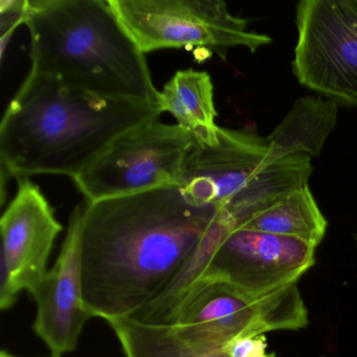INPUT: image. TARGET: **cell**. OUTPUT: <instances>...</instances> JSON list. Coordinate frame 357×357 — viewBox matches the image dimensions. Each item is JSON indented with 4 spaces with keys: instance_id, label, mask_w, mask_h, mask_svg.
Listing matches in <instances>:
<instances>
[{
    "instance_id": "obj_20",
    "label": "cell",
    "mask_w": 357,
    "mask_h": 357,
    "mask_svg": "<svg viewBox=\"0 0 357 357\" xmlns=\"http://www.w3.org/2000/svg\"><path fill=\"white\" fill-rule=\"evenodd\" d=\"M269 357H277V356H275V353H271V354H269Z\"/></svg>"
},
{
    "instance_id": "obj_12",
    "label": "cell",
    "mask_w": 357,
    "mask_h": 357,
    "mask_svg": "<svg viewBox=\"0 0 357 357\" xmlns=\"http://www.w3.org/2000/svg\"><path fill=\"white\" fill-rule=\"evenodd\" d=\"M126 357H229L217 346L179 325H150L132 317L107 321Z\"/></svg>"
},
{
    "instance_id": "obj_9",
    "label": "cell",
    "mask_w": 357,
    "mask_h": 357,
    "mask_svg": "<svg viewBox=\"0 0 357 357\" xmlns=\"http://www.w3.org/2000/svg\"><path fill=\"white\" fill-rule=\"evenodd\" d=\"M317 248L298 238L234 229L215 252L202 281L223 282L261 298L298 283L314 265Z\"/></svg>"
},
{
    "instance_id": "obj_10",
    "label": "cell",
    "mask_w": 357,
    "mask_h": 357,
    "mask_svg": "<svg viewBox=\"0 0 357 357\" xmlns=\"http://www.w3.org/2000/svg\"><path fill=\"white\" fill-rule=\"evenodd\" d=\"M0 308H11L22 290L32 291L45 273L62 225L43 192L29 178L18 179V191L0 220Z\"/></svg>"
},
{
    "instance_id": "obj_18",
    "label": "cell",
    "mask_w": 357,
    "mask_h": 357,
    "mask_svg": "<svg viewBox=\"0 0 357 357\" xmlns=\"http://www.w3.org/2000/svg\"><path fill=\"white\" fill-rule=\"evenodd\" d=\"M266 340L264 336L239 337L229 342L225 347L229 357H269L266 353Z\"/></svg>"
},
{
    "instance_id": "obj_4",
    "label": "cell",
    "mask_w": 357,
    "mask_h": 357,
    "mask_svg": "<svg viewBox=\"0 0 357 357\" xmlns=\"http://www.w3.org/2000/svg\"><path fill=\"white\" fill-rule=\"evenodd\" d=\"M310 158L306 154L277 158L264 137L219 127L216 143H192L178 188L191 202L216 206L237 229L308 185Z\"/></svg>"
},
{
    "instance_id": "obj_5",
    "label": "cell",
    "mask_w": 357,
    "mask_h": 357,
    "mask_svg": "<svg viewBox=\"0 0 357 357\" xmlns=\"http://www.w3.org/2000/svg\"><path fill=\"white\" fill-rule=\"evenodd\" d=\"M114 13L144 54L204 47L225 60L231 47L256 53L271 38L248 30L220 0H109Z\"/></svg>"
},
{
    "instance_id": "obj_2",
    "label": "cell",
    "mask_w": 357,
    "mask_h": 357,
    "mask_svg": "<svg viewBox=\"0 0 357 357\" xmlns=\"http://www.w3.org/2000/svg\"><path fill=\"white\" fill-rule=\"evenodd\" d=\"M162 114L145 102L105 99L29 74L0 125L1 171L75 179L119 137Z\"/></svg>"
},
{
    "instance_id": "obj_7",
    "label": "cell",
    "mask_w": 357,
    "mask_h": 357,
    "mask_svg": "<svg viewBox=\"0 0 357 357\" xmlns=\"http://www.w3.org/2000/svg\"><path fill=\"white\" fill-rule=\"evenodd\" d=\"M292 70L302 86L357 108V0H302Z\"/></svg>"
},
{
    "instance_id": "obj_17",
    "label": "cell",
    "mask_w": 357,
    "mask_h": 357,
    "mask_svg": "<svg viewBox=\"0 0 357 357\" xmlns=\"http://www.w3.org/2000/svg\"><path fill=\"white\" fill-rule=\"evenodd\" d=\"M28 0H1L0 15H1V58H3L8 41L20 24H24Z\"/></svg>"
},
{
    "instance_id": "obj_3",
    "label": "cell",
    "mask_w": 357,
    "mask_h": 357,
    "mask_svg": "<svg viewBox=\"0 0 357 357\" xmlns=\"http://www.w3.org/2000/svg\"><path fill=\"white\" fill-rule=\"evenodd\" d=\"M30 74L112 100L160 107L145 54L109 0H28Z\"/></svg>"
},
{
    "instance_id": "obj_8",
    "label": "cell",
    "mask_w": 357,
    "mask_h": 357,
    "mask_svg": "<svg viewBox=\"0 0 357 357\" xmlns=\"http://www.w3.org/2000/svg\"><path fill=\"white\" fill-rule=\"evenodd\" d=\"M307 324L308 311L298 283L255 298L223 282L200 281L173 325L225 347L236 338L298 330Z\"/></svg>"
},
{
    "instance_id": "obj_19",
    "label": "cell",
    "mask_w": 357,
    "mask_h": 357,
    "mask_svg": "<svg viewBox=\"0 0 357 357\" xmlns=\"http://www.w3.org/2000/svg\"><path fill=\"white\" fill-rule=\"evenodd\" d=\"M0 357H16L14 355L10 354L7 351L3 350L1 353H0Z\"/></svg>"
},
{
    "instance_id": "obj_15",
    "label": "cell",
    "mask_w": 357,
    "mask_h": 357,
    "mask_svg": "<svg viewBox=\"0 0 357 357\" xmlns=\"http://www.w3.org/2000/svg\"><path fill=\"white\" fill-rule=\"evenodd\" d=\"M340 105L323 98H301L281 124L266 137L277 158L306 154L315 158L337 123Z\"/></svg>"
},
{
    "instance_id": "obj_6",
    "label": "cell",
    "mask_w": 357,
    "mask_h": 357,
    "mask_svg": "<svg viewBox=\"0 0 357 357\" xmlns=\"http://www.w3.org/2000/svg\"><path fill=\"white\" fill-rule=\"evenodd\" d=\"M192 143L190 133L179 125L150 121L112 142L75 183L89 202L178 187Z\"/></svg>"
},
{
    "instance_id": "obj_13",
    "label": "cell",
    "mask_w": 357,
    "mask_h": 357,
    "mask_svg": "<svg viewBox=\"0 0 357 357\" xmlns=\"http://www.w3.org/2000/svg\"><path fill=\"white\" fill-rule=\"evenodd\" d=\"M160 109L176 119L198 144L216 143L219 126L214 103V85L206 72L179 70L160 93Z\"/></svg>"
},
{
    "instance_id": "obj_11",
    "label": "cell",
    "mask_w": 357,
    "mask_h": 357,
    "mask_svg": "<svg viewBox=\"0 0 357 357\" xmlns=\"http://www.w3.org/2000/svg\"><path fill=\"white\" fill-rule=\"evenodd\" d=\"M80 225L79 204L70 215L68 234L53 268L30 292L37 305L33 328L51 357L76 350L85 324L93 317L83 301Z\"/></svg>"
},
{
    "instance_id": "obj_14",
    "label": "cell",
    "mask_w": 357,
    "mask_h": 357,
    "mask_svg": "<svg viewBox=\"0 0 357 357\" xmlns=\"http://www.w3.org/2000/svg\"><path fill=\"white\" fill-rule=\"evenodd\" d=\"M233 231V225L219 213L210 231L193 254L177 269L165 289L152 302L129 317L150 325L175 324L181 307L202 281L215 252Z\"/></svg>"
},
{
    "instance_id": "obj_1",
    "label": "cell",
    "mask_w": 357,
    "mask_h": 357,
    "mask_svg": "<svg viewBox=\"0 0 357 357\" xmlns=\"http://www.w3.org/2000/svg\"><path fill=\"white\" fill-rule=\"evenodd\" d=\"M82 294L93 317H132L165 289L219 216L176 185L80 204Z\"/></svg>"
},
{
    "instance_id": "obj_16",
    "label": "cell",
    "mask_w": 357,
    "mask_h": 357,
    "mask_svg": "<svg viewBox=\"0 0 357 357\" xmlns=\"http://www.w3.org/2000/svg\"><path fill=\"white\" fill-rule=\"evenodd\" d=\"M327 225L308 185H305L252 217L240 229L298 238L319 245Z\"/></svg>"
}]
</instances>
